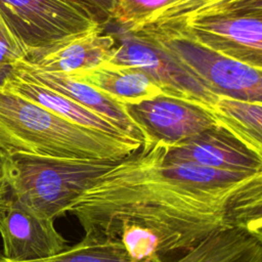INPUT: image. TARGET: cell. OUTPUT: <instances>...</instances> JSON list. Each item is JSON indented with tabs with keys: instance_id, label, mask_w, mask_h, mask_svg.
Listing matches in <instances>:
<instances>
[{
	"instance_id": "obj_11",
	"label": "cell",
	"mask_w": 262,
	"mask_h": 262,
	"mask_svg": "<svg viewBox=\"0 0 262 262\" xmlns=\"http://www.w3.org/2000/svg\"><path fill=\"white\" fill-rule=\"evenodd\" d=\"M117 45V38L103 34V26H97L45 46L29 48L25 59L44 71L73 75L108 62Z\"/></svg>"
},
{
	"instance_id": "obj_17",
	"label": "cell",
	"mask_w": 262,
	"mask_h": 262,
	"mask_svg": "<svg viewBox=\"0 0 262 262\" xmlns=\"http://www.w3.org/2000/svg\"><path fill=\"white\" fill-rule=\"evenodd\" d=\"M213 113L221 127L262 156V102L219 96Z\"/></svg>"
},
{
	"instance_id": "obj_9",
	"label": "cell",
	"mask_w": 262,
	"mask_h": 262,
	"mask_svg": "<svg viewBox=\"0 0 262 262\" xmlns=\"http://www.w3.org/2000/svg\"><path fill=\"white\" fill-rule=\"evenodd\" d=\"M123 106L141 131L144 142H161L168 147L219 125L212 110L164 93Z\"/></svg>"
},
{
	"instance_id": "obj_12",
	"label": "cell",
	"mask_w": 262,
	"mask_h": 262,
	"mask_svg": "<svg viewBox=\"0 0 262 262\" xmlns=\"http://www.w3.org/2000/svg\"><path fill=\"white\" fill-rule=\"evenodd\" d=\"M20 77L39 83L112 122L128 135L144 142L143 135L129 118L122 103L116 101L93 86L68 74L41 70L27 59L15 61L9 69Z\"/></svg>"
},
{
	"instance_id": "obj_21",
	"label": "cell",
	"mask_w": 262,
	"mask_h": 262,
	"mask_svg": "<svg viewBox=\"0 0 262 262\" xmlns=\"http://www.w3.org/2000/svg\"><path fill=\"white\" fill-rule=\"evenodd\" d=\"M94 9L106 24L112 20L116 0H77Z\"/></svg>"
},
{
	"instance_id": "obj_15",
	"label": "cell",
	"mask_w": 262,
	"mask_h": 262,
	"mask_svg": "<svg viewBox=\"0 0 262 262\" xmlns=\"http://www.w3.org/2000/svg\"><path fill=\"white\" fill-rule=\"evenodd\" d=\"M120 103H134L162 93L150 77L133 67L104 63L71 75Z\"/></svg>"
},
{
	"instance_id": "obj_7",
	"label": "cell",
	"mask_w": 262,
	"mask_h": 262,
	"mask_svg": "<svg viewBox=\"0 0 262 262\" xmlns=\"http://www.w3.org/2000/svg\"><path fill=\"white\" fill-rule=\"evenodd\" d=\"M168 34H181L226 56L262 68V8L195 16Z\"/></svg>"
},
{
	"instance_id": "obj_6",
	"label": "cell",
	"mask_w": 262,
	"mask_h": 262,
	"mask_svg": "<svg viewBox=\"0 0 262 262\" xmlns=\"http://www.w3.org/2000/svg\"><path fill=\"white\" fill-rule=\"evenodd\" d=\"M0 8L29 47H40L105 23L77 0H0Z\"/></svg>"
},
{
	"instance_id": "obj_5",
	"label": "cell",
	"mask_w": 262,
	"mask_h": 262,
	"mask_svg": "<svg viewBox=\"0 0 262 262\" xmlns=\"http://www.w3.org/2000/svg\"><path fill=\"white\" fill-rule=\"evenodd\" d=\"M117 41V48L108 63L140 69L162 93L213 111L219 96L152 37L120 31Z\"/></svg>"
},
{
	"instance_id": "obj_4",
	"label": "cell",
	"mask_w": 262,
	"mask_h": 262,
	"mask_svg": "<svg viewBox=\"0 0 262 262\" xmlns=\"http://www.w3.org/2000/svg\"><path fill=\"white\" fill-rule=\"evenodd\" d=\"M152 37L216 95L262 102V68L219 53L181 34Z\"/></svg>"
},
{
	"instance_id": "obj_16",
	"label": "cell",
	"mask_w": 262,
	"mask_h": 262,
	"mask_svg": "<svg viewBox=\"0 0 262 262\" xmlns=\"http://www.w3.org/2000/svg\"><path fill=\"white\" fill-rule=\"evenodd\" d=\"M261 1L262 0H168L164 6L129 33H173L191 17L238 8Z\"/></svg>"
},
{
	"instance_id": "obj_1",
	"label": "cell",
	"mask_w": 262,
	"mask_h": 262,
	"mask_svg": "<svg viewBox=\"0 0 262 262\" xmlns=\"http://www.w3.org/2000/svg\"><path fill=\"white\" fill-rule=\"evenodd\" d=\"M167 148L144 142L68 207L84 235L119 239L138 262L185 252L222 229L262 235V172L166 163Z\"/></svg>"
},
{
	"instance_id": "obj_14",
	"label": "cell",
	"mask_w": 262,
	"mask_h": 262,
	"mask_svg": "<svg viewBox=\"0 0 262 262\" xmlns=\"http://www.w3.org/2000/svg\"><path fill=\"white\" fill-rule=\"evenodd\" d=\"M174 262H262V235L242 227L218 230Z\"/></svg>"
},
{
	"instance_id": "obj_10",
	"label": "cell",
	"mask_w": 262,
	"mask_h": 262,
	"mask_svg": "<svg viewBox=\"0 0 262 262\" xmlns=\"http://www.w3.org/2000/svg\"><path fill=\"white\" fill-rule=\"evenodd\" d=\"M166 163H189L222 171L262 172V156L253 151L220 125L172 147Z\"/></svg>"
},
{
	"instance_id": "obj_19",
	"label": "cell",
	"mask_w": 262,
	"mask_h": 262,
	"mask_svg": "<svg viewBox=\"0 0 262 262\" xmlns=\"http://www.w3.org/2000/svg\"><path fill=\"white\" fill-rule=\"evenodd\" d=\"M168 0H116L112 20L120 31L132 32L147 17L164 6Z\"/></svg>"
},
{
	"instance_id": "obj_8",
	"label": "cell",
	"mask_w": 262,
	"mask_h": 262,
	"mask_svg": "<svg viewBox=\"0 0 262 262\" xmlns=\"http://www.w3.org/2000/svg\"><path fill=\"white\" fill-rule=\"evenodd\" d=\"M0 235L3 257L10 262L47 258L67 249L54 220L42 218L19 201L0 174Z\"/></svg>"
},
{
	"instance_id": "obj_13",
	"label": "cell",
	"mask_w": 262,
	"mask_h": 262,
	"mask_svg": "<svg viewBox=\"0 0 262 262\" xmlns=\"http://www.w3.org/2000/svg\"><path fill=\"white\" fill-rule=\"evenodd\" d=\"M0 84L6 89L51 111L72 123L101 131L116 137H132L112 122L69 97H66L39 83L20 77L10 70L2 77Z\"/></svg>"
},
{
	"instance_id": "obj_2",
	"label": "cell",
	"mask_w": 262,
	"mask_h": 262,
	"mask_svg": "<svg viewBox=\"0 0 262 262\" xmlns=\"http://www.w3.org/2000/svg\"><path fill=\"white\" fill-rule=\"evenodd\" d=\"M142 143L72 123L0 84V152L121 160Z\"/></svg>"
},
{
	"instance_id": "obj_20",
	"label": "cell",
	"mask_w": 262,
	"mask_h": 262,
	"mask_svg": "<svg viewBox=\"0 0 262 262\" xmlns=\"http://www.w3.org/2000/svg\"><path fill=\"white\" fill-rule=\"evenodd\" d=\"M28 53L29 47L0 8V74H6L15 61L25 59Z\"/></svg>"
},
{
	"instance_id": "obj_3",
	"label": "cell",
	"mask_w": 262,
	"mask_h": 262,
	"mask_svg": "<svg viewBox=\"0 0 262 262\" xmlns=\"http://www.w3.org/2000/svg\"><path fill=\"white\" fill-rule=\"evenodd\" d=\"M119 161L0 152V174L32 212L54 220Z\"/></svg>"
},
{
	"instance_id": "obj_18",
	"label": "cell",
	"mask_w": 262,
	"mask_h": 262,
	"mask_svg": "<svg viewBox=\"0 0 262 262\" xmlns=\"http://www.w3.org/2000/svg\"><path fill=\"white\" fill-rule=\"evenodd\" d=\"M5 259V258H4ZM6 262H10L5 259ZM25 262H138L134 260L119 239L86 236L74 247L38 260ZM148 262H163L148 261Z\"/></svg>"
}]
</instances>
